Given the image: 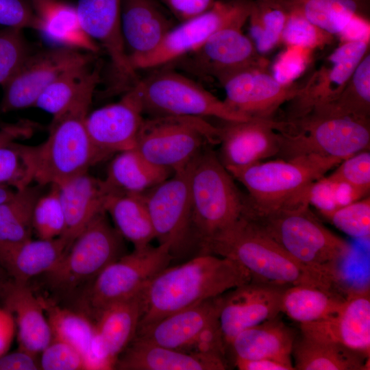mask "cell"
<instances>
[{"mask_svg":"<svg viewBox=\"0 0 370 370\" xmlns=\"http://www.w3.org/2000/svg\"><path fill=\"white\" fill-rule=\"evenodd\" d=\"M234 364L240 370H293V365L269 358L245 360L234 358Z\"/></svg>","mask_w":370,"mask_h":370,"instance_id":"56","label":"cell"},{"mask_svg":"<svg viewBox=\"0 0 370 370\" xmlns=\"http://www.w3.org/2000/svg\"><path fill=\"white\" fill-rule=\"evenodd\" d=\"M220 130L218 157L225 168L241 167L277 156L280 136L278 121L250 118L244 121H225Z\"/></svg>","mask_w":370,"mask_h":370,"instance_id":"22","label":"cell"},{"mask_svg":"<svg viewBox=\"0 0 370 370\" xmlns=\"http://www.w3.org/2000/svg\"><path fill=\"white\" fill-rule=\"evenodd\" d=\"M144 119L139 96L131 86L119 101L88 113L85 125L93 145L105 159L135 148Z\"/></svg>","mask_w":370,"mask_h":370,"instance_id":"19","label":"cell"},{"mask_svg":"<svg viewBox=\"0 0 370 370\" xmlns=\"http://www.w3.org/2000/svg\"><path fill=\"white\" fill-rule=\"evenodd\" d=\"M219 127L202 117L151 116L142 124L135 149L173 172L186 167L208 146L219 144Z\"/></svg>","mask_w":370,"mask_h":370,"instance_id":"10","label":"cell"},{"mask_svg":"<svg viewBox=\"0 0 370 370\" xmlns=\"http://www.w3.org/2000/svg\"><path fill=\"white\" fill-rule=\"evenodd\" d=\"M114 227L134 249H143L156 238L144 193L112 195L106 206Z\"/></svg>","mask_w":370,"mask_h":370,"instance_id":"35","label":"cell"},{"mask_svg":"<svg viewBox=\"0 0 370 370\" xmlns=\"http://www.w3.org/2000/svg\"><path fill=\"white\" fill-rule=\"evenodd\" d=\"M70 245L63 236L52 239L29 240L17 249L2 263L10 278L28 283L35 276L53 269L69 250Z\"/></svg>","mask_w":370,"mask_h":370,"instance_id":"34","label":"cell"},{"mask_svg":"<svg viewBox=\"0 0 370 370\" xmlns=\"http://www.w3.org/2000/svg\"><path fill=\"white\" fill-rule=\"evenodd\" d=\"M0 301L14 317L18 348L36 356L40 354L51 342L52 334L40 297L28 283L8 278L0 286Z\"/></svg>","mask_w":370,"mask_h":370,"instance_id":"25","label":"cell"},{"mask_svg":"<svg viewBox=\"0 0 370 370\" xmlns=\"http://www.w3.org/2000/svg\"><path fill=\"white\" fill-rule=\"evenodd\" d=\"M243 27L234 25L219 30L198 49L171 64L176 63L195 75L218 81L245 69L267 67L268 61L243 32Z\"/></svg>","mask_w":370,"mask_h":370,"instance_id":"16","label":"cell"},{"mask_svg":"<svg viewBox=\"0 0 370 370\" xmlns=\"http://www.w3.org/2000/svg\"><path fill=\"white\" fill-rule=\"evenodd\" d=\"M304 50L288 47V50L279 58L275 74L273 75L282 83H291L290 81L302 72L305 67L306 55L302 52Z\"/></svg>","mask_w":370,"mask_h":370,"instance_id":"51","label":"cell"},{"mask_svg":"<svg viewBox=\"0 0 370 370\" xmlns=\"http://www.w3.org/2000/svg\"><path fill=\"white\" fill-rule=\"evenodd\" d=\"M339 230L358 238L370 235V197L343 206L325 216Z\"/></svg>","mask_w":370,"mask_h":370,"instance_id":"47","label":"cell"},{"mask_svg":"<svg viewBox=\"0 0 370 370\" xmlns=\"http://www.w3.org/2000/svg\"><path fill=\"white\" fill-rule=\"evenodd\" d=\"M292 355L297 370H367L369 356L343 345L302 335L295 341Z\"/></svg>","mask_w":370,"mask_h":370,"instance_id":"33","label":"cell"},{"mask_svg":"<svg viewBox=\"0 0 370 370\" xmlns=\"http://www.w3.org/2000/svg\"><path fill=\"white\" fill-rule=\"evenodd\" d=\"M295 337L292 330L276 317L245 329L231 342L234 358H269L293 365Z\"/></svg>","mask_w":370,"mask_h":370,"instance_id":"30","label":"cell"},{"mask_svg":"<svg viewBox=\"0 0 370 370\" xmlns=\"http://www.w3.org/2000/svg\"><path fill=\"white\" fill-rule=\"evenodd\" d=\"M155 70L132 86L149 117L163 116H211L225 121L250 118L232 110L225 101L197 82L169 68Z\"/></svg>","mask_w":370,"mask_h":370,"instance_id":"9","label":"cell"},{"mask_svg":"<svg viewBox=\"0 0 370 370\" xmlns=\"http://www.w3.org/2000/svg\"><path fill=\"white\" fill-rule=\"evenodd\" d=\"M323 31L340 34L355 16L366 17L368 0H275Z\"/></svg>","mask_w":370,"mask_h":370,"instance_id":"38","label":"cell"},{"mask_svg":"<svg viewBox=\"0 0 370 370\" xmlns=\"http://www.w3.org/2000/svg\"><path fill=\"white\" fill-rule=\"evenodd\" d=\"M282 159L315 154L344 160L369 149L370 121L345 116L308 114L280 121L277 130Z\"/></svg>","mask_w":370,"mask_h":370,"instance_id":"8","label":"cell"},{"mask_svg":"<svg viewBox=\"0 0 370 370\" xmlns=\"http://www.w3.org/2000/svg\"><path fill=\"white\" fill-rule=\"evenodd\" d=\"M181 22L195 17L208 10L214 0H160Z\"/></svg>","mask_w":370,"mask_h":370,"instance_id":"52","label":"cell"},{"mask_svg":"<svg viewBox=\"0 0 370 370\" xmlns=\"http://www.w3.org/2000/svg\"><path fill=\"white\" fill-rule=\"evenodd\" d=\"M125 254L124 238L103 212L83 229L55 267L44 274L47 286L56 294L78 301L97 276Z\"/></svg>","mask_w":370,"mask_h":370,"instance_id":"6","label":"cell"},{"mask_svg":"<svg viewBox=\"0 0 370 370\" xmlns=\"http://www.w3.org/2000/svg\"><path fill=\"white\" fill-rule=\"evenodd\" d=\"M56 0H30L36 14L38 16L53 2Z\"/></svg>","mask_w":370,"mask_h":370,"instance_id":"57","label":"cell"},{"mask_svg":"<svg viewBox=\"0 0 370 370\" xmlns=\"http://www.w3.org/2000/svg\"><path fill=\"white\" fill-rule=\"evenodd\" d=\"M34 146L14 141L0 147V185L23 188L34 181Z\"/></svg>","mask_w":370,"mask_h":370,"instance_id":"42","label":"cell"},{"mask_svg":"<svg viewBox=\"0 0 370 370\" xmlns=\"http://www.w3.org/2000/svg\"><path fill=\"white\" fill-rule=\"evenodd\" d=\"M90 106L82 104L53 118L47 140L34 146L37 184L60 186L103 160L86 127Z\"/></svg>","mask_w":370,"mask_h":370,"instance_id":"7","label":"cell"},{"mask_svg":"<svg viewBox=\"0 0 370 370\" xmlns=\"http://www.w3.org/2000/svg\"><path fill=\"white\" fill-rule=\"evenodd\" d=\"M369 51V39L343 41L300 87L290 103L287 118L303 117L313 109L335 99L342 91L355 69Z\"/></svg>","mask_w":370,"mask_h":370,"instance_id":"17","label":"cell"},{"mask_svg":"<svg viewBox=\"0 0 370 370\" xmlns=\"http://www.w3.org/2000/svg\"><path fill=\"white\" fill-rule=\"evenodd\" d=\"M16 189L8 185H0V204L10 198Z\"/></svg>","mask_w":370,"mask_h":370,"instance_id":"58","label":"cell"},{"mask_svg":"<svg viewBox=\"0 0 370 370\" xmlns=\"http://www.w3.org/2000/svg\"><path fill=\"white\" fill-rule=\"evenodd\" d=\"M0 25L38 32L41 20L30 0H0Z\"/></svg>","mask_w":370,"mask_h":370,"instance_id":"50","label":"cell"},{"mask_svg":"<svg viewBox=\"0 0 370 370\" xmlns=\"http://www.w3.org/2000/svg\"><path fill=\"white\" fill-rule=\"evenodd\" d=\"M121 21L131 64L154 51L175 27L156 0H121Z\"/></svg>","mask_w":370,"mask_h":370,"instance_id":"26","label":"cell"},{"mask_svg":"<svg viewBox=\"0 0 370 370\" xmlns=\"http://www.w3.org/2000/svg\"><path fill=\"white\" fill-rule=\"evenodd\" d=\"M40 354V369L86 370L85 360L81 353L62 341L52 338Z\"/></svg>","mask_w":370,"mask_h":370,"instance_id":"49","label":"cell"},{"mask_svg":"<svg viewBox=\"0 0 370 370\" xmlns=\"http://www.w3.org/2000/svg\"><path fill=\"white\" fill-rule=\"evenodd\" d=\"M286 287L250 281L223 294L219 325L226 351L243 330L278 317Z\"/></svg>","mask_w":370,"mask_h":370,"instance_id":"20","label":"cell"},{"mask_svg":"<svg viewBox=\"0 0 370 370\" xmlns=\"http://www.w3.org/2000/svg\"><path fill=\"white\" fill-rule=\"evenodd\" d=\"M300 328L304 336L338 343L369 356V289L347 291L334 314L320 321L300 323Z\"/></svg>","mask_w":370,"mask_h":370,"instance_id":"21","label":"cell"},{"mask_svg":"<svg viewBox=\"0 0 370 370\" xmlns=\"http://www.w3.org/2000/svg\"><path fill=\"white\" fill-rule=\"evenodd\" d=\"M252 0L215 1L205 12L173 27L149 54L132 62L133 69H154L169 64L201 46L212 35L230 25H244Z\"/></svg>","mask_w":370,"mask_h":370,"instance_id":"14","label":"cell"},{"mask_svg":"<svg viewBox=\"0 0 370 370\" xmlns=\"http://www.w3.org/2000/svg\"><path fill=\"white\" fill-rule=\"evenodd\" d=\"M346 295L314 286L292 285L284 291L282 312L300 323L320 321L334 314Z\"/></svg>","mask_w":370,"mask_h":370,"instance_id":"36","label":"cell"},{"mask_svg":"<svg viewBox=\"0 0 370 370\" xmlns=\"http://www.w3.org/2000/svg\"><path fill=\"white\" fill-rule=\"evenodd\" d=\"M341 161L311 154L226 169L247 190V214L307 203L305 196L310 185Z\"/></svg>","mask_w":370,"mask_h":370,"instance_id":"3","label":"cell"},{"mask_svg":"<svg viewBox=\"0 0 370 370\" xmlns=\"http://www.w3.org/2000/svg\"><path fill=\"white\" fill-rule=\"evenodd\" d=\"M40 369L36 355L18 348L0 356V370H37Z\"/></svg>","mask_w":370,"mask_h":370,"instance_id":"53","label":"cell"},{"mask_svg":"<svg viewBox=\"0 0 370 370\" xmlns=\"http://www.w3.org/2000/svg\"><path fill=\"white\" fill-rule=\"evenodd\" d=\"M368 196L370 190V152L359 151L344 160L330 175Z\"/></svg>","mask_w":370,"mask_h":370,"instance_id":"48","label":"cell"},{"mask_svg":"<svg viewBox=\"0 0 370 370\" xmlns=\"http://www.w3.org/2000/svg\"><path fill=\"white\" fill-rule=\"evenodd\" d=\"M76 9L86 34L104 49L116 72L134 84L138 77L123 39L121 0H78Z\"/></svg>","mask_w":370,"mask_h":370,"instance_id":"24","label":"cell"},{"mask_svg":"<svg viewBox=\"0 0 370 370\" xmlns=\"http://www.w3.org/2000/svg\"><path fill=\"white\" fill-rule=\"evenodd\" d=\"M173 173L171 169L151 163L132 149L116 155L108 165L103 180L112 195L143 193Z\"/></svg>","mask_w":370,"mask_h":370,"instance_id":"31","label":"cell"},{"mask_svg":"<svg viewBox=\"0 0 370 370\" xmlns=\"http://www.w3.org/2000/svg\"><path fill=\"white\" fill-rule=\"evenodd\" d=\"M16 325L13 315L0 307V356L7 353L12 345Z\"/></svg>","mask_w":370,"mask_h":370,"instance_id":"55","label":"cell"},{"mask_svg":"<svg viewBox=\"0 0 370 370\" xmlns=\"http://www.w3.org/2000/svg\"><path fill=\"white\" fill-rule=\"evenodd\" d=\"M308 114L345 116L361 119H369V51L366 53L359 62L340 94L331 101L313 109L306 115Z\"/></svg>","mask_w":370,"mask_h":370,"instance_id":"40","label":"cell"},{"mask_svg":"<svg viewBox=\"0 0 370 370\" xmlns=\"http://www.w3.org/2000/svg\"><path fill=\"white\" fill-rule=\"evenodd\" d=\"M6 123L2 121L1 119H0V127H2L3 125H5Z\"/></svg>","mask_w":370,"mask_h":370,"instance_id":"60","label":"cell"},{"mask_svg":"<svg viewBox=\"0 0 370 370\" xmlns=\"http://www.w3.org/2000/svg\"><path fill=\"white\" fill-rule=\"evenodd\" d=\"M23 29H0V85H5L32 53Z\"/></svg>","mask_w":370,"mask_h":370,"instance_id":"45","label":"cell"},{"mask_svg":"<svg viewBox=\"0 0 370 370\" xmlns=\"http://www.w3.org/2000/svg\"><path fill=\"white\" fill-rule=\"evenodd\" d=\"M34 128L35 125L27 120L6 123L0 127V147L18 139L29 137L33 134Z\"/></svg>","mask_w":370,"mask_h":370,"instance_id":"54","label":"cell"},{"mask_svg":"<svg viewBox=\"0 0 370 370\" xmlns=\"http://www.w3.org/2000/svg\"><path fill=\"white\" fill-rule=\"evenodd\" d=\"M65 217L63 236L70 246L83 229L99 214L112 194L103 180L88 172L58 186Z\"/></svg>","mask_w":370,"mask_h":370,"instance_id":"28","label":"cell"},{"mask_svg":"<svg viewBox=\"0 0 370 370\" xmlns=\"http://www.w3.org/2000/svg\"><path fill=\"white\" fill-rule=\"evenodd\" d=\"M225 358L198 352L166 347L134 338L118 357L120 370H223Z\"/></svg>","mask_w":370,"mask_h":370,"instance_id":"27","label":"cell"},{"mask_svg":"<svg viewBox=\"0 0 370 370\" xmlns=\"http://www.w3.org/2000/svg\"><path fill=\"white\" fill-rule=\"evenodd\" d=\"M225 90L224 101L248 118L271 119L284 103L297 95L300 87L278 81L267 67L254 66L219 81Z\"/></svg>","mask_w":370,"mask_h":370,"instance_id":"18","label":"cell"},{"mask_svg":"<svg viewBox=\"0 0 370 370\" xmlns=\"http://www.w3.org/2000/svg\"><path fill=\"white\" fill-rule=\"evenodd\" d=\"M222 299L223 295L202 301L140 328L134 338L184 351L222 354L225 350L219 325Z\"/></svg>","mask_w":370,"mask_h":370,"instance_id":"12","label":"cell"},{"mask_svg":"<svg viewBox=\"0 0 370 370\" xmlns=\"http://www.w3.org/2000/svg\"><path fill=\"white\" fill-rule=\"evenodd\" d=\"M39 297L50 326L52 338L66 342L77 349L83 356L86 367L95 336V323L79 310L60 306L51 299Z\"/></svg>","mask_w":370,"mask_h":370,"instance_id":"39","label":"cell"},{"mask_svg":"<svg viewBox=\"0 0 370 370\" xmlns=\"http://www.w3.org/2000/svg\"><path fill=\"white\" fill-rule=\"evenodd\" d=\"M234 180L211 146L191 163V221L198 254L207 241L235 223L246 211L247 197Z\"/></svg>","mask_w":370,"mask_h":370,"instance_id":"5","label":"cell"},{"mask_svg":"<svg viewBox=\"0 0 370 370\" xmlns=\"http://www.w3.org/2000/svg\"><path fill=\"white\" fill-rule=\"evenodd\" d=\"M289 12L275 0H254L248 20L249 33L258 52L267 53L281 42Z\"/></svg>","mask_w":370,"mask_h":370,"instance_id":"41","label":"cell"},{"mask_svg":"<svg viewBox=\"0 0 370 370\" xmlns=\"http://www.w3.org/2000/svg\"><path fill=\"white\" fill-rule=\"evenodd\" d=\"M36 201L32 215L33 232L38 238L52 239L61 236L65 230V217L58 185Z\"/></svg>","mask_w":370,"mask_h":370,"instance_id":"44","label":"cell"},{"mask_svg":"<svg viewBox=\"0 0 370 370\" xmlns=\"http://www.w3.org/2000/svg\"><path fill=\"white\" fill-rule=\"evenodd\" d=\"M250 281L249 273L239 263L210 254H198L182 264L169 266L139 293L138 329Z\"/></svg>","mask_w":370,"mask_h":370,"instance_id":"1","label":"cell"},{"mask_svg":"<svg viewBox=\"0 0 370 370\" xmlns=\"http://www.w3.org/2000/svg\"><path fill=\"white\" fill-rule=\"evenodd\" d=\"M365 197L348 184L328 175L319 178L310 185L305 199L325 216Z\"/></svg>","mask_w":370,"mask_h":370,"instance_id":"43","label":"cell"},{"mask_svg":"<svg viewBox=\"0 0 370 370\" xmlns=\"http://www.w3.org/2000/svg\"><path fill=\"white\" fill-rule=\"evenodd\" d=\"M9 278L5 270L0 264V286Z\"/></svg>","mask_w":370,"mask_h":370,"instance_id":"59","label":"cell"},{"mask_svg":"<svg viewBox=\"0 0 370 370\" xmlns=\"http://www.w3.org/2000/svg\"><path fill=\"white\" fill-rule=\"evenodd\" d=\"M192 162L144 193L156 238L159 244H170L173 260L194 251L198 254L191 221L190 173Z\"/></svg>","mask_w":370,"mask_h":370,"instance_id":"13","label":"cell"},{"mask_svg":"<svg viewBox=\"0 0 370 370\" xmlns=\"http://www.w3.org/2000/svg\"><path fill=\"white\" fill-rule=\"evenodd\" d=\"M140 317L139 294L106 306L94 317L91 357L99 369H114L118 357L135 336Z\"/></svg>","mask_w":370,"mask_h":370,"instance_id":"23","label":"cell"},{"mask_svg":"<svg viewBox=\"0 0 370 370\" xmlns=\"http://www.w3.org/2000/svg\"><path fill=\"white\" fill-rule=\"evenodd\" d=\"M42 186H27L16 190L0 204V264L19 246L32 239L34 206Z\"/></svg>","mask_w":370,"mask_h":370,"instance_id":"32","label":"cell"},{"mask_svg":"<svg viewBox=\"0 0 370 370\" xmlns=\"http://www.w3.org/2000/svg\"><path fill=\"white\" fill-rule=\"evenodd\" d=\"M244 217L306 266L339 273L338 262L348 257L352 245L325 227L312 214L307 203Z\"/></svg>","mask_w":370,"mask_h":370,"instance_id":"4","label":"cell"},{"mask_svg":"<svg viewBox=\"0 0 370 370\" xmlns=\"http://www.w3.org/2000/svg\"><path fill=\"white\" fill-rule=\"evenodd\" d=\"M40 32L56 47H66L96 53L100 47L84 32L81 26L76 5L56 0L39 16Z\"/></svg>","mask_w":370,"mask_h":370,"instance_id":"37","label":"cell"},{"mask_svg":"<svg viewBox=\"0 0 370 370\" xmlns=\"http://www.w3.org/2000/svg\"><path fill=\"white\" fill-rule=\"evenodd\" d=\"M333 36L314 25L301 14L291 11L282 34L281 42L288 47L310 51L330 44Z\"/></svg>","mask_w":370,"mask_h":370,"instance_id":"46","label":"cell"},{"mask_svg":"<svg viewBox=\"0 0 370 370\" xmlns=\"http://www.w3.org/2000/svg\"><path fill=\"white\" fill-rule=\"evenodd\" d=\"M173 260L168 243L134 249L97 276L77 301L82 306L80 311L94 318L106 306L137 295Z\"/></svg>","mask_w":370,"mask_h":370,"instance_id":"11","label":"cell"},{"mask_svg":"<svg viewBox=\"0 0 370 370\" xmlns=\"http://www.w3.org/2000/svg\"><path fill=\"white\" fill-rule=\"evenodd\" d=\"M93 62L74 67L60 76L40 94L34 107L56 118L79 105L91 104L101 69Z\"/></svg>","mask_w":370,"mask_h":370,"instance_id":"29","label":"cell"},{"mask_svg":"<svg viewBox=\"0 0 370 370\" xmlns=\"http://www.w3.org/2000/svg\"><path fill=\"white\" fill-rule=\"evenodd\" d=\"M202 254L237 262L248 271L251 282L280 286L305 284L339 292L340 273L302 264L244 216L207 241Z\"/></svg>","mask_w":370,"mask_h":370,"instance_id":"2","label":"cell"},{"mask_svg":"<svg viewBox=\"0 0 370 370\" xmlns=\"http://www.w3.org/2000/svg\"><path fill=\"white\" fill-rule=\"evenodd\" d=\"M55 47L32 53L15 75L3 85L0 111L34 107L40 94L67 71L94 61L93 53Z\"/></svg>","mask_w":370,"mask_h":370,"instance_id":"15","label":"cell"}]
</instances>
